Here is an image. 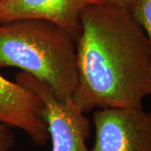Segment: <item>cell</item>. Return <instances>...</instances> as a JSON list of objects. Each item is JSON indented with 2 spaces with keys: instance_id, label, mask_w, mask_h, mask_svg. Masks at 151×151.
I'll return each mask as SVG.
<instances>
[{
  "instance_id": "cell-3",
  "label": "cell",
  "mask_w": 151,
  "mask_h": 151,
  "mask_svg": "<svg viewBox=\"0 0 151 151\" xmlns=\"http://www.w3.org/2000/svg\"><path fill=\"white\" fill-rule=\"evenodd\" d=\"M15 79L43 103L51 151H89L86 141L91 134V124L73 98L60 99L46 83L24 71L18 72Z\"/></svg>"
},
{
  "instance_id": "cell-2",
  "label": "cell",
  "mask_w": 151,
  "mask_h": 151,
  "mask_svg": "<svg viewBox=\"0 0 151 151\" xmlns=\"http://www.w3.org/2000/svg\"><path fill=\"white\" fill-rule=\"evenodd\" d=\"M0 67H17L46 83L60 99L72 98L77 82L76 41L45 20L0 24Z\"/></svg>"
},
{
  "instance_id": "cell-1",
  "label": "cell",
  "mask_w": 151,
  "mask_h": 151,
  "mask_svg": "<svg viewBox=\"0 0 151 151\" xmlns=\"http://www.w3.org/2000/svg\"><path fill=\"white\" fill-rule=\"evenodd\" d=\"M73 101L84 113L143 108L151 95V48L129 9L102 2L81 11Z\"/></svg>"
},
{
  "instance_id": "cell-9",
  "label": "cell",
  "mask_w": 151,
  "mask_h": 151,
  "mask_svg": "<svg viewBox=\"0 0 151 151\" xmlns=\"http://www.w3.org/2000/svg\"><path fill=\"white\" fill-rule=\"evenodd\" d=\"M98 1L102 3H105V4H113V5L129 9L130 6L133 5L138 0H98Z\"/></svg>"
},
{
  "instance_id": "cell-5",
  "label": "cell",
  "mask_w": 151,
  "mask_h": 151,
  "mask_svg": "<svg viewBox=\"0 0 151 151\" xmlns=\"http://www.w3.org/2000/svg\"><path fill=\"white\" fill-rule=\"evenodd\" d=\"M0 123L24 131L35 145L45 146L49 133L44 106L37 95L0 74Z\"/></svg>"
},
{
  "instance_id": "cell-4",
  "label": "cell",
  "mask_w": 151,
  "mask_h": 151,
  "mask_svg": "<svg viewBox=\"0 0 151 151\" xmlns=\"http://www.w3.org/2000/svg\"><path fill=\"white\" fill-rule=\"evenodd\" d=\"M89 151H151V113L143 108H98Z\"/></svg>"
},
{
  "instance_id": "cell-7",
  "label": "cell",
  "mask_w": 151,
  "mask_h": 151,
  "mask_svg": "<svg viewBox=\"0 0 151 151\" xmlns=\"http://www.w3.org/2000/svg\"><path fill=\"white\" fill-rule=\"evenodd\" d=\"M129 9L144 29L151 48V0H138Z\"/></svg>"
},
{
  "instance_id": "cell-8",
  "label": "cell",
  "mask_w": 151,
  "mask_h": 151,
  "mask_svg": "<svg viewBox=\"0 0 151 151\" xmlns=\"http://www.w3.org/2000/svg\"><path fill=\"white\" fill-rule=\"evenodd\" d=\"M14 145V135L11 128L0 123V151H12Z\"/></svg>"
},
{
  "instance_id": "cell-6",
  "label": "cell",
  "mask_w": 151,
  "mask_h": 151,
  "mask_svg": "<svg viewBox=\"0 0 151 151\" xmlns=\"http://www.w3.org/2000/svg\"><path fill=\"white\" fill-rule=\"evenodd\" d=\"M98 0H0V24L20 19L50 22L78 39L80 15L86 6Z\"/></svg>"
}]
</instances>
